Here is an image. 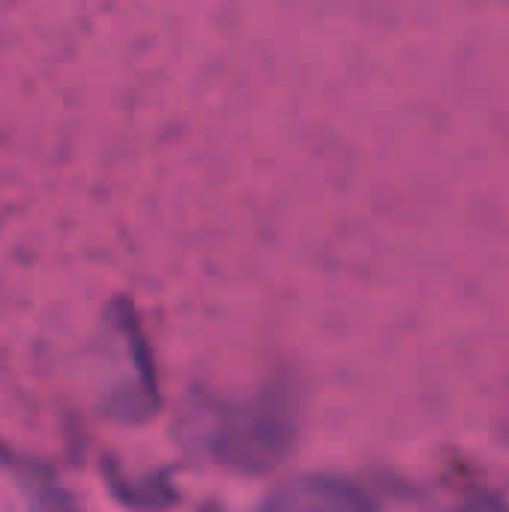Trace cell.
Wrapping results in <instances>:
<instances>
[{"label": "cell", "mask_w": 509, "mask_h": 512, "mask_svg": "<svg viewBox=\"0 0 509 512\" xmlns=\"http://www.w3.org/2000/svg\"><path fill=\"white\" fill-rule=\"evenodd\" d=\"M258 512H378L372 501L336 477H300L276 489Z\"/></svg>", "instance_id": "1"}]
</instances>
